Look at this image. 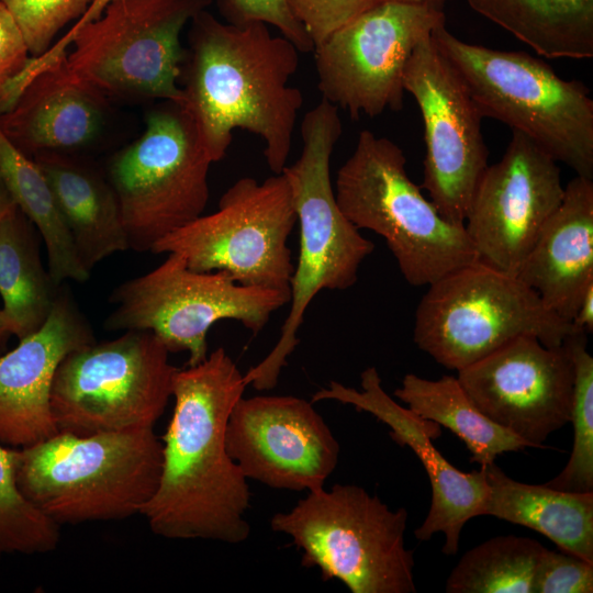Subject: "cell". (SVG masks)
Instances as JSON below:
<instances>
[{
  "instance_id": "6da1fadb",
  "label": "cell",
  "mask_w": 593,
  "mask_h": 593,
  "mask_svg": "<svg viewBox=\"0 0 593 593\" xmlns=\"http://www.w3.org/2000/svg\"><path fill=\"white\" fill-rule=\"evenodd\" d=\"M247 384L222 347L174 377L175 409L163 437L160 479L141 513L169 539L237 545L250 534L247 478L230 457L225 429Z\"/></svg>"
},
{
  "instance_id": "7a4b0ae2",
  "label": "cell",
  "mask_w": 593,
  "mask_h": 593,
  "mask_svg": "<svg viewBox=\"0 0 593 593\" xmlns=\"http://www.w3.org/2000/svg\"><path fill=\"white\" fill-rule=\"evenodd\" d=\"M190 23L180 105L206 155L212 163L223 159L233 131L244 130L264 141L268 167L281 174L303 104L301 90L290 85L299 49L261 22H222L205 9Z\"/></svg>"
},
{
  "instance_id": "3957f363",
  "label": "cell",
  "mask_w": 593,
  "mask_h": 593,
  "mask_svg": "<svg viewBox=\"0 0 593 593\" xmlns=\"http://www.w3.org/2000/svg\"><path fill=\"white\" fill-rule=\"evenodd\" d=\"M302 149L287 165V178L300 228V251L290 284L289 312L277 344L244 373L257 391L273 389L288 358L299 344L298 333L310 303L322 290H346L358 279L362 261L373 251L372 240L340 211L331 180V158L342 136L338 108L325 99L301 122Z\"/></svg>"
},
{
  "instance_id": "277c9868",
  "label": "cell",
  "mask_w": 593,
  "mask_h": 593,
  "mask_svg": "<svg viewBox=\"0 0 593 593\" xmlns=\"http://www.w3.org/2000/svg\"><path fill=\"white\" fill-rule=\"evenodd\" d=\"M163 443L154 428L53 437L15 448L22 494L59 526L139 514L155 494Z\"/></svg>"
},
{
  "instance_id": "5b68a950",
  "label": "cell",
  "mask_w": 593,
  "mask_h": 593,
  "mask_svg": "<svg viewBox=\"0 0 593 593\" xmlns=\"http://www.w3.org/2000/svg\"><path fill=\"white\" fill-rule=\"evenodd\" d=\"M432 38L454 66L483 118L523 134L551 156L593 179V99L541 59L465 42L445 25Z\"/></svg>"
},
{
  "instance_id": "8992f818",
  "label": "cell",
  "mask_w": 593,
  "mask_h": 593,
  "mask_svg": "<svg viewBox=\"0 0 593 593\" xmlns=\"http://www.w3.org/2000/svg\"><path fill=\"white\" fill-rule=\"evenodd\" d=\"M212 0H113L99 18L31 57L23 80L61 58L68 70L107 97L181 104L184 51L180 34Z\"/></svg>"
},
{
  "instance_id": "52a82bcc",
  "label": "cell",
  "mask_w": 593,
  "mask_h": 593,
  "mask_svg": "<svg viewBox=\"0 0 593 593\" xmlns=\"http://www.w3.org/2000/svg\"><path fill=\"white\" fill-rule=\"evenodd\" d=\"M334 191L340 211L358 230L385 240L412 286H429L479 259L465 226L446 220L424 197L407 175L404 153L387 137L359 133Z\"/></svg>"
},
{
  "instance_id": "ba28073f",
  "label": "cell",
  "mask_w": 593,
  "mask_h": 593,
  "mask_svg": "<svg viewBox=\"0 0 593 593\" xmlns=\"http://www.w3.org/2000/svg\"><path fill=\"white\" fill-rule=\"evenodd\" d=\"M407 511L391 510L356 484L307 492L269 521L301 550V564L317 568L351 593H415L413 551L405 547Z\"/></svg>"
},
{
  "instance_id": "9c48e42d",
  "label": "cell",
  "mask_w": 593,
  "mask_h": 593,
  "mask_svg": "<svg viewBox=\"0 0 593 593\" xmlns=\"http://www.w3.org/2000/svg\"><path fill=\"white\" fill-rule=\"evenodd\" d=\"M573 332L521 279L478 259L428 286L413 339L436 362L458 371L519 336L559 347Z\"/></svg>"
},
{
  "instance_id": "30bf717a",
  "label": "cell",
  "mask_w": 593,
  "mask_h": 593,
  "mask_svg": "<svg viewBox=\"0 0 593 593\" xmlns=\"http://www.w3.org/2000/svg\"><path fill=\"white\" fill-rule=\"evenodd\" d=\"M169 354L155 334L139 329L70 351L57 367L51 393L58 433L154 428L178 370Z\"/></svg>"
},
{
  "instance_id": "8fae6325",
  "label": "cell",
  "mask_w": 593,
  "mask_h": 593,
  "mask_svg": "<svg viewBox=\"0 0 593 593\" xmlns=\"http://www.w3.org/2000/svg\"><path fill=\"white\" fill-rule=\"evenodd\" d=\"M167 255L158 267L112 291L114 309L105 328L152 332L169 353L187 351V366H195L209 355L208 334L215 323L237 321L258 334L289 304L290 292L242 284L225 271H195L181 255Z\"/></svg>"
},
{
  "instance_id": "7c38bea8",
  "label": "cell",
  "mask_w": 593,
  "mask_h": 593,
  "mask_svg": "<svg viewBox=\"0 0 593 593\" xmlns=\"http://www.w3.org/2000/svg\"><path fill=\"white\" fill-rule=\"evenodd\" d=\"M211 164L180 104L165 101L147 114L143 134L118 153L108 169L130 249L150 251L203 214Z\"/></svg>"
},
{
  "instance_id": "4fadbf2b",
  "label": "cell",
  "mask_w": 593,
  "mask_h": 593,
  "mask_svg": "<svg viewBox=\"0 0 593 593\" xmlns=\"http://www.w3.org/2000/svg\"><path fill=\"white\" fill-rule=\"evenodd\" d=\"M296 223L284 175L236 180L217 210L157 242L150 253L179 254L195 271H225L246 286L290 292L294 270L290 234Z\"/></svg>"
},
{
  "instance_id": "5bb4252c",
  "label": "cell",
  "mask_w": 593,
  "mask_h": 593,
  "mask_svg": "<svg viewBox=\"0 0 593 593\" xmlns=\"http://www.w3.org/2000/svg\"><path fill=\"white\" fill-rule=\"evenodd\" d=\"M445 23L444 11L382 0L313 49L317 88L354 120L403 107V74L416 45Z\"/></svg>"
},
{
  "instance_id": "9a60e30c",
  "label": "cell",
  "mask_w": 593,
  "mask_h": 593,
  "mask_svg": "<svg viewBox=\"0 0 593 593\" xmlns=\"http://www.w3.org/2000/svg\"><path fill=\"white\" fill-rule=\"evenodd\" d=\"M403 87L418 105L424 124L421 188L448 221L463 225L475 188L488 167L483 119L474 100L432 35L411 54Z\"/></svg>"
},
{
  "instance_id": "2e32d148",
  "label": "cell",
  "mask_w": 593,
  "mask_h": 593,
  "mask_svg": "<svg viewBox=\"0 0 593 593\" xmlns=\"http://www.w3.org/2000/svg\"><path fill=\"white\" fill-rule=\"evenodd\" d=\"M563 194L558 163L512 132L502 158L480 178L463 224L479 259L516 276Z\"/></svg>"
},
{
  "instance_id": "e0dca14e",
  "label": "cell",
  "mask_w": 593,
  "mask_h": 593,
  "mask_svg": "<svg viewBox=\"0 0 593 593\" xmlns=\"http://www.w3.org/2000/svg\"><path fill=\"white\" fill-rule=\"evenodd\" d=\"M457 372L477 407L532 448H547L571 421L574 367L566 343L548 347L519 336Z\"/></svg>"
},
{
  "instance_id": "ac0fdd59",
  "label": "cell",
  "mask_w": 593,
  "mask_h": 593,
  "mask_svg": "<svg viewBox=\"0 0 593 593\" xmlns=\"http://www.w3.org/2000/svg\"><path fill=\"white\" fill-rule=\"evenodd\" d=\"M225 444L247 480L306 493L324 488L340 452L313 402L293 395L242 396L230 413Z\"/></svg>"
},
{
  "instance_id": "d6986e66",
  "label": "cell",
  "mask_w": 593,
  "mask_h": 593,
  "mask_svg": "<svg viewBox=\"0 0 593 593\" xmlns=\"http://www.w3.org/2000/svg\"><path fill=\"white\" fill-rule=\"evenodd\" d=\"M360 387L359 391L331 381L326 388L316 391L311 401L333 400L373 415L389 426L393 441L407 446L416 455L428 475L432 499L424 522L415 529V537L424 541L441 532L445 535L443 552L455 556L466 523L482 515L489 493L485 471L463 472L448 462L433 445V439L440 435V425L398 404L382 388L376 367L361 372Z\"/></svg>"
},
{
  "instance_id": "ffe728a7",
  "label": "cell",
  "mask_w": 593,
  "mask_h": 593,
  "mask_svg": "<svg viewBox=\"0 0 593 593\" xmlns=\"http://www.w3.org/2000/svg\"><path fill=\"white\" fill-rule=\"evenodd\" d=\"M89 322L66 288L58 289L45 323L0 356V443L22 448L58 433L51 393L58 365L94 342Z\"/></svg>"
},
{
  "instance_id": "44dd1931",
  "label": "cell",
  "mask_w": 593,
  "mask_h": 593,
  "mask_svg": "<svg viewBox=\"0 0 593 593\" xmlns=\"http://www.w3.org/2000/svg\"><path fill=\"white\" fill-rule=\"evenodd\" d=\"M105 97L75 77L64 56L36 72L13 107L0 115L10 141L29 156L90 144L104 123Z\"/></svg>"
},
{
  "instance_id": "7402d4cb",
  "label": "cell",
  "mask_w": 593,
  "mask_h": 593,
  "mask_svg": "<svg viewBox=\"0 0 593 593\" xmlns=\"http://www.w3.org/2000/svg\"><path fill=\"white\" fill-rule=\"evenodd\" d=\"M516 277L568 322L593 283V179L575 176Z\"/></svg>"
},
{
  "instance_id": "603a6c76",
  "label": "cell",
  "mask_w": 593,
  "mask_h": 593,
  "mask_svg": "<svg viewBox=\"0 0 593 593\" xmlns=\"http://www.w3.org/2000/svg\"><path fill=\"white\" fill-rule=\"evenodd\" d=\"M46 176L78 257L90 272L107 257L128 248L119 201L110 182L69 157H33Z\"/></svg>"
},
{
  "instance_id": "cb8c5ba5",
  "label": "cell",
  "mask_w": 593,
  "mask_h": 593,
  "mask_svg": "<svg viewBox=\"0 0 593 593\" xmlns=\"http://www.w3.org/2000/svg\"><path fill=\"white\" fill-rule=\"evenodd\" d=\"M485 471L482 515L534 529L562 551L593 563V492H567L510 478L495 461Z\"/></svg>"
},
{
  "instance_id": "d4e9b609",
  "label": "cell",
  "mask_w": 593,
  "mask_h": 593,
  "mask_svg": "<svg viewBox=\"0 0 593 593\" xmlns=\"http://www.w3.org/2000/svg\"><path fill=\"white\" fill-rule=\"evenodd\" d=\"M546 58L593 57V0H467Z\"/></svg>"
},
{
  "instance_id": "484cf974",
  "label": "cell",
  "mask_w": 593,
  "mask_h": 593,
  "mask_svg": "<svg viewBox=\"0 0 593 593\" xmlns=\"http://www.w3.org/2000/svg\"><path fill=\"white\" fill-rule=\"evenodd\" d=\"M41 259L36 228L18 209L0 223V298L3 321L19 340L47 320L58 289Z\"/></svg>"
},
{
  "instance_id": "4316f807",
  "label": "cell",
  "mask_w": 593,
  "mask_h": 593,
  "mask_svg": "<svg viewBox=\"0 0 593 593\" xmlns=\"http://www.w3.org/2000/svg\"><path fill=\"white\" fill-rule=\"evenodd\" d=\"M394 396L416 415L451 430L481 468L508 451L532 448L530 444L489 419L472 402L457 377L429 380L407 373Z\"/></svg>"
},
{
  "instance_id": "83f0119b",
  "label": "cell",
  "mask_w": 593,
  "mask_h": 593,
  "mask_svg": "<svg viewBox=\"0 0 593 593\" xmlns=\"http://www.w3.org/2000/svg\"><path fill=\"white\" fill-rule=\"evenodd\" d=\"M0 175L18 209L40 233L47 254L48 272L60 286L85 282L90 272L81 264L43 170L16 147L0 126Z\"/></svg>"
},
{
  "instance_id": "f1b7e54d",
  "label": "cell",
  "mask_w": 593,
  "mask_h": 593,
  "mask_svg": "<svg viewBox=\"0 0 593 593\" xmlns=\"http://www.w3.org/2000/svg\"><path fill=\"white\" fill-rule=\"evenodd\" d=\"M545 547L516 535L495 536L471 548L447 578V593H533Z\"/></svg>"
},
{
  "instance_id": "f546056e",
  "label": "cell",
  "mask_w": 593,
  "mask_h": 593,
  "mask_svg": "<svg viewBox=\"0 0 593 593\" xmlns=\"http://www.w3.org/2000/svg\"><path fill=\"white\" fill-rule=\"evenodd\" d=\"M586 333L573 332L567 344L574 367L571 421L573 445L562 471L546 482L567 492H593V357L588 351Z\"/></svg>"
},
{
  "instance_id": "4dcf8cb0",
  "label": "cell",
  "mask_w": 593,
  "mask_h": 593,
  "mask_svg": "<svg viewBox=\"0 0 593 593\" xmlns=\"http://www.w3.org/2000/svg\"><path fill=\"white\" fill-rule=\"evenodd\" d=\"M59 538V525L37 510L18 486L15 448L0 443V561L8 555L49 552Z\"/></svg>"
},
{
  "instance_id": "1f68e13d",
  "label": "cell",
  "mask_w": 593,
  "mask_h": 593,
  "mask_svg": "<svg viewBox=\"0 0 593 593\" xmlns=\"http://www.w3.org/2000/svg\"><path fill=\"white\" fill-rule=\"evenodd\" d=\"M93 0H0L19 25L32 57L45 53L56 35L78 21Z\"/></svg>"
},
{
  "instance_id": "d6a6232c",
  "label": "cell",
  "mask_w": 593,
  "mask_h": 593,
  "mask_svg": "<svg viewBox=\"0 0 593 593\" xmlns=\"http://www.w3.org/2000/svg\"><path fill=\"white\" fill-rule=\"evenodd\" d=\"M225 22L243 25L261 22L277 29L300 53L313 52V43L304 27L292 15L287 0H217Z\"/></svg>"
},
{
  "instance_id": "836d02e7",
  "label": "cell",
  "mask_w": 593,
  "mask_h": 593,
  "mask_svg": "<svg viewBox=\"0 0 593 593\" xmlns=\"http://www.w3.org/2000/svg\"><path fill=\"white\" fill-rule=\"evenodd\" d=\"M382 0H287L295 20L315 46Z\"/></svg>"
},
{
  "instance_id": "e575fe53",
  "label": "cell",
  "mask_w": 593,
  "mask_h": 593,
  "mask_svg": "<svg viewBox=\"0 0 593 593\" xmlns=\"http://www.w3.org/2000/svg\"><path fill=\"white\" fill-rule=\"evenodd\" d=\"M593 563L545 547L534 574L533 593H592Z\"/></svg>"
},
{
  "instance_id": "d590c367",
  "label": "cell",
  "mask_w": 593,
  "mask_h": 593,
  "mask_svg": "<svg viewBox=\"0 0 593 593\" xmlns=\"http://www.w3.org/2000/svg\"><path fill=\"white\" fill-rule=\"evenodd\" d=\"M31 57L19 25L0 2V89L24 68Z\"/></svg>"
},
{
  "instance_id": "8d00e7d4",
  "label": "cell",
  "mask_w": 593,
  "mask_h": 593,
  "mask_svg": "<svg viewBox=\"0 0 593 593\" xmlns=\"http://www.w3.org/2000/svg\"><path fill=\"white\" fill-rule=\"evenodd\" d=\"M577 332L592 333L593 331V283L583 293L577 312L570 322Z\"/></svg>"
},
{
  "instance_id": "74e56055",
  "label": "cell",
  "mask_w": 593,
  "mask_h": 593,
  "mask_svg": "<svg viewBox=\"0 0 593 593\" xmlns=\"http://www.w3.org/2000/svg\"><path fill=\"white\" fill-rule=\"evenodd\" d=\"M112 1L113 0H93L92 3L89 5L88 10L81 15V18L76 21L72 26L67 31V33L59 40L68 38L81 26L99 18L104 8Z\"/></svg>"
},
{
  "instance_id": "f35d334b",
  "label": "cell",
  "mask_w": 593,
  "mask_h": 593,
  "mask_svg": "<svg viewBox=\"0 0 593 593\" xmlns=\"http://www.w3.org/2000/svg\"><path fill=\"white\" fill-rule=\"evenodd\" d=\"M16 205L0 175V223Z\"/></svg>"
},
{
  "instance_id": "ab89813d",
  "label": "cell",
  "mask_w": 593,
  "mask_h": 593,
  "mask_svg": "<svg viewBox=\"0 0 593 593\" xmlns=\"http://www.w3.org/2000/svg\"><path fill=\"white\" fill-rule=\"evenodd\" d=\"M399 1H406V2L424 4V5H428V7H432L434 9L441 10V11H443L444 5L446 3V0H399Z\"/></svg>"
},
{
  "instance_id": "60d3db41",
  "label": "cell",
  "mask_w": 593,
  "mask_h": 593,
  "mask_svg": "<svg viewBox=\"0 0 593 593\" xmlns=\"http://www.w3.org/2000/svg\"><path fill=\"white\" fill-rule=\"evenodd\" d=\"M12 336L11 333L9 332L4 321H3V317H2V313H1V306H0V347L3 346L7 340L9 339V337Z\"/></svg>"
}]
</instances>
